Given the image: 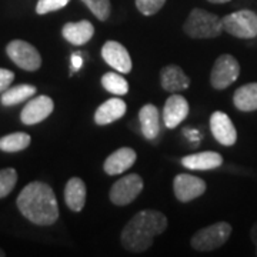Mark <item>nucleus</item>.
<instances>
[{
    "label": "nucleus",
    "mask_w": 257,
    "mask_h": 257,
    "mask_svg": "<svg viewBox=\"0 0 257 257\" xmlns=\"http://www.w3.org/2000/svg\"><path fill=\"white\" fill-rule=\"evenodd\" d=\"M101 57L106 63L114 69L116 72L123 74H127L132 72V57L128 55L127 49L119 42L109 40L101 46Z\"/></svg>",
    "instance_id": "obj_10"
},
{
    "label": "nucleus",
    "mask_w": 257,
    "mask_h": 257,
    "mask_svg": "<svg viewBox=\"0 0 257 257\" xmlns=\"http://www.w3.org/2000/svg\"><path fill=\"white\" fill-rule=\"evenodd\" d=\"M139 121L142 133L147 140H153L160 133V114L155 104L147 103L139 111Z\"/></svg>",
    "instance_id": "obj_19"
},
{
    "label": "nucleus",
    "mask_w": 257,
    "mask_h": 257,
    "mask_svg": "<svg viewBox=\"0 0 257 257\" xmlns=\"http://www.w3.org/2000/svg\"><path fill=\"white\" fill-rule=\"evenodd\" d=\"M30 143H32V138L28 133L16 132V133H10L0 138V150L6 153H16V152H22L28 149Z\"/></svg>",
    "instance_id": "obj_23"
},
{
    "label": "nucleus",
    "mask_w": 257,
    "mask_h": 257,
    "mask_svg": "<svg viewBox=\"0 0 257 257\" xmlns=\"http://www.w3.org/2000/svg\"><path fill=\"white\" fill-rule=\"evenodd\" d=\"M64 202L72 211L83 210L86 204V184L80 177H72L64 186Z\"/></svg>",
    "instance_id": "obj_20"
},
{
    "label": "nucleus",
    "mask_w": 257,
    "mask_h": 257,
    "mask_svg": "<svg viewBox=\"0 0 257 257\" xmlns=\"http://www.w3.org/2000/svg\"><path fill=\"white\" fill-rule=\"evenodd\" d=\"M82 55H80V53H73V55H72V72H70V74H73L74 72H77V70L82 67Z\"/></svg>",
    "instance_id": "obj_30"
},
{
    "label": "nucleus",
    "mask_w": 257,
    "mask_h": 257,
    "mask_svg": "<svg viewBox=\"0 0 257 257\" xmlns=\"http://www.w3.org/2000/svg\"><path fill=\"white\" fill-rule=\"evenodd\" d=\"M223 30L237 39H254L257 36V13L237 10L221 19Z\"/></svg>",
    "instance_id": "obj_5"
},
{
    "label": "nucleus",
    "mask_w": 257,
    "mask_h": 257,
    "mask_svg": "<svg viewBox=\"0 0 257 257\" xmlns=\"http://www.w3.org/2000/svg\"><path fill=\"white\" fill-rule=\"evenodd\" d=\"M231 230L233 227L227 221H217L196 231L190 240V246L197 251H213L229 240Z\"/></svg>",
    "instance_id": "obj_4"
},
{
    "label": "nucleus",
    "mask_w": 257,
    "mask_h": 257,
    "mask_svg": "<svg viewBox=\"0 0 257 257\" xmlns=\"http://www.w3.org/2000/svg\"><path fill=\"white\" fill-rule=\"evenodd\" d=\"M62 35L64 40L72 43L74 46H83L94 35V28L89 20H80V22H69L62 29Z\"/></svg>",
    "instance_id": "obj_17"
},
{
    "label": "nucleus",
    "mask_w": 257,
    "mask_h": 257,
    "mask_svg": "<svg viewBox=\"0 0 257 257\" xmlns=\"http://www.w3.org/2000/svg\"><path fill=\"white\" fill-rule=\"evenodd\" d=\"M70 0H39L36 5L37 15H46L50 12H56L66 8Z\"/></svg>",
    "instance_id": "obj_28"
},
{
    "label": "nucleus",
    "mask_w": 257,
    "mask_h": 257,
    "mask_svg": "<svg viewBox=\"0 0 257 257\" xmlns=\"http://www.w3.org/2000/svg\"><path fill=\"white\" fill-rule=\"evenodd\" d=\"M207 189L206 182L197 176L180 173L173 180V190L176 199L182 203H189L204 194Z\"/></svg>",
    "instance_id": "obj_9"
},
{
    "label": "nucleus",
    "mask_w": 257,
    "mask_h": 257,
    "mask_svg": "<svg viewBox=\"0 0 257 257\" xmlns=\"http://www.w3.org/2000/svg\"><path fill=\"white\" fill-rule=\"evenodd\" d=\"M250 239L253 241V244L256 246V256H257V221L253 224L251 231H250Z\"/></svg>",
    "instance_id": "obj_31"
},
{
    "label": "nucleus",
    "mask_w": 257,
    "mask_h": 257,
    "mask_svg": "<svg viewBox=\"0 0 257 257\" xmlns=\"http://www.w3.org/2000/svg\"><path fill=\"white\" fill-rule=\"evenodd\" d=\"M135 3L143 16H153L165 6L166 0H135Z\"/></svg>",
    "instance_id": "obj_27"
},
{
    "label": "nucleus",
    "mask_w": 257,
    "mask_h": 257,
    "mask_svg": "<svg viewBox=\"0 0 257 257\" xmlns=\"http://www.w3.org/2000/svg\"><path fill=\"white\" fill-rule=\"evenodd\" d=\"M55 110V103L49 96H37L29 101L20 113V120L26 126H33L46 120Z\"/></svg>",
    "instance_id": "obj_11"
},
{
    "label": "nucleus",
    "mask_w": 257,
    "mask_h": 257,
    "mask_svg": "<svg viewBox=\"0 0 257 257\" xmlns=\"http://www.w3.org/2000/svg\"><path fill=\"white\" fill-rule=\"evenodd\" d=\"M101 86L106 92L116 94V96H124L128 93L127 80L119 73L107 72L101 76Z\"/></svg>",
    "instance_id": "obj_24"
},
{
    "label": "nucleus",
    "mask_w": 257,
    "mask_h": 257,
    "mask_svg": "<svg viewBox=\"0 0 257 257\" xmlns=\"http://www.w3.org/2000/svg\"><path fill=\"white\" fill-rule=\"evenodd\" d=\"M183 32L192 39H214L224 32L221 19L204 9H193L186 19Z\"/></svg>",
    "instance_id": "obj_3"
},
{
    "label": "nucleus",
    "mask_w": 257,
    "mask_h": 257,
    "mask_svg": "<svg viewBox=\"0 0 257 257\" xmlns=\"http://www.w3.org/2000/svg\"><path fill=\"white\" fill-rule=\"evenodd\" d=\"M126 110H127V106L124 101L119 97H111L104 103H101L97 107V110L94 111V123L97 126L110 124L113 121L121 119Z\"/></svg>",
    "instance_id": "obj_16"
},
{
    "label": "nucleus",
    "mask_w": 257,
    "mask_h": 257,
    "mask_svg": "<svg viewBox=\"0 0 257 257\" xmlns=\"http://www.w3.org/2000/svg\"><path fill=\"white\" fill-rule=\"evenodd\" d=\"M160 84L166 92H182L190 86V79L177 64H167L160 70Z\"/></svg>",
    "instance_id": "obj_15"
},
{
    "label": "nucleus",
    "mask_w": 257,
    "mask_h": 257,
    "mask_svg": "<svg viewBox=\"0 0 257 257\" xmlns=\"http://www.w3.org/2000/svg\"><path fill=\"white\" fill-rule=\"evenodd\" d=\"M5 256H6V253H5V251H3V250L0 248V257H5Z\"/></svg>",
    "instance_id": "obj_33"
},
{
    "label": "nucleus",
    "mask_w": 257,
    "mask_h": 257,
    "mask_svg": "<svg viewBox=\"0 0 257 257\" xmlns=\"http://www.w3.org/2000/svg\"><path fill=\"white\" fill-rule=\"evenodd\" d=\"M82 2L100 22H106L110 18V0H82Z\"/></svg>",
    "instance_id": "obj_26"
},
{
    "label": "nucleus",
    "mask_w": 257,
    "mask_h": 257,
    "mask_svg": "<svg viewBox=\"0 0 257 257\" xmlns=\"http://www.w3.org/2000/svg\"><path fill=\"white\" fill-rule=\"evenodd\" d=\"M167 217L162 211L142 210L136 213L121 230V246L130 253H143L152 247L155 237L165 233Z\"/></svg>",
    "instance_id": "obj_2"
},
{
    "label": "nucleus",
    "mask_w": 257,
    "mask_h": 257,
    "mask_svg": "<svg viewBox=\"0 0 257 257\" xmlns=\"http://www.w3.org/2000/svg\"><path fill=\"white\" fill-rule=\"evenodd\" d=\"M207 2L214 3V5H223V3H227V2H230V0H207Z\"/></svg>",
    "instance_id": "obj_32"
},
{
    "label": "nucleus",
    "mask_w": 257,
    "mask_h": 257,
    "mask_svg": "<svg viewBox=\"0 0 257 257\" xmlns=\"http://www.w3.org/2000/svg\"><path fill=\"white\" fill-rule=\"evenodd\" d=\"M210 130L213 138L223 146H233L237 142V130L224 111L216 110L211 113Z\"/></svg>",
    "instance_id": "obj_12"
},
{
    "label": "nucleus",
    "mask_w": 257,
    "mask_h": 257,
    "mask_svg": "<svg viewBox=\"0 0 257 257\" xmlns=\"http://www.w3.org/2000/svg\"><path fill=\"white\" fill-rule=\"evenodd\" d=\"M136 160H138V155L132 147H120L104 160L103 170L109 176L121 175L135 165Z\"/></svg>",
    "instance_id": "obj_14"
},
{
    "label": "nucleus",
    "mask_w": 257,
    "mask_h": 257,
    "mask_svg": "<svg viewBox=\"0 0 257 257\" xmlns=\"http://www.w3.org/2000/svg\"><path fill=\"white\" fill-rule=\"evenodd\" d=\"M143 179L136 173L123 176L116 183H113L109 193L110 202L116 206H127L136 200L143 190Z\"/></svg>",
    "instance_id": "obj_8"
},
{
    "label": "nucleus",
    "mask_w": 257,
    "mask_h": 257,
    "mask_svg": "<svg viewBox=\"0 0 257 257\" xmlns=\"http://www.w3.org/2000/svg\"><path fill=\"white\" fill-rule=\"evenodd\" d=\"M189 101L184 99L182 94H172L165 103L163 107V121L167 128H176L179 124H182L184 119L189 114Z\"/></svg>",
    "instance_id": "obj_13"
},
{
    "label": "nucleus",
    "mask_w": 257,
    "mask_h": 257,
    "mask_svg": "<svg viewBox=\"0 0 257 257\" xmlns=\"http://www.w3.org/2000/svg\"><path fill=\"white\" fill-rule=\"evenodd\" d=\"M19 211L37 226H52L59 219V206L53 189L42 182L29 183L18 196Z\"/></svg>",
    "instance_id": "obj_1"
},
{
    "label": "nucleus",
    "mask_w": 257,
    "mask_h": 257,
    "mask_svg": "<svg viewBox=\"0 0 257 257\" xmlns=\"http://www.w3.org/2000/svg\"><path fill=\"white\" fill-rule=\"evenodd\" d=\"M6 53L10 60L23 70L36 72L42 66V56L36 47L25 40H12L6 46Z\"/></svg>",
    "instance_id": "obj_7"
},
{
    "label": "nucleus",
    "mask_w": 257,
    "mask_h": 257,
    "mask_svg": "<svg viewBox=\"0 0 257 257\" xmlns=\"http://www.w3.org/2000/svg\"><path fill=\"white\" fill-rule=\"evenodd\" d=\"M223 165V157L217 152H200L182 159V166L189 170H214Z\"/></svg>",
    "instance_id": "obj_18"
},
{
    "label": "nucleus",
    "mask_w": 257,
    "mask_h": 257,
    "mask_svg": "<svg viewBox=\"0 0 257 257\" xmlns=\"http://www.w3.org/2000/svg\"><path fill=\"white\" fill-rule=\"evenodd\" d=\"M18 183V173L13 167L0 170V199L9 196Z\"/></svg>",
    "instance_id": "obj_25"
},
{
    "label": "nucleus",
    "mask_w": 257,
    "mask_h": 257,
    "mask_svg": "<svg viewBox=\"0 0 257 257\" xmlns=\"http://www.w3.org/2000/svg\"><path fill=\"white\" fill-rule=\"evenodd\" d=\"M240 64L231 55H220L213 64L210 84L216 90H224L239 79Z\"/></svg>",
    "instance_id": "obj_6"
},
{
    "label": "nucleus",
    "mask_w": 257,
    "mask_h": 257,
    "mask_svg": "<svg viewBox=\"0 0 257 257\" xmlns=\"http://www.w3.org/2000/svg\"><path fill=\"white\" fill-rule=\"evenodd\" d=\"M36 93V86L33 84H18L15 87H9L2 93L0 101L3 106H15L22 101L29 100Z\"/></svg>",
    "instance_id": "obj_22"
},
{
    "label": "nucleus",
    "mask_w": 257,
    "mask_h": 257,
    "mask_svg": "<svg viewBox=\"0 0 257 257\" xmlns=\"http://www.w3.org/2000/svg\"><path fill=\"white\" fill-rule=\"evenodd\" d=\"M233 104L244 113L257 110V82L240 86L233 94Z\"/></svg>",
    "instance_id": "obj_21"
},
{
    "label": "nucleus",
    "mask_w": 257,
    "mask_h": 257,
    "mask_svg": "<svg viewBox=\"0 0 257 257\" xmlns=\"http://www.w3.org/2000/svg\"><path fill=\"white\" fill-rule=\"evenodd\" d=\"M13 80H15V73L12 70L0 69V94L9 89Z\"/></svg>",
    "instance_id": "obj_29"
}]
</instances>
